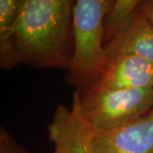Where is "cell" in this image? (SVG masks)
Listing matches in <instances>:
<instances>
[{
	"mask_svg": "<svg viewBox=\"0 0 153 153\" xmlns=\"http://www.w3.org/2000/svg\"><path fill=\"white\" fill-rule=\"evenodd\" d=\"M76 0H22L10 45L20 63L38 69H69Z\"/></svg>",
	"mask_w": 153,
	"mask_h": 153,
	"instance_id": "6da1fadb",
	"label": "cell"
},
{
	"mask_svg": "<svg viewBox=\"0 0 153 153\" xmlns=\"http://www.w3.org/2000/svg\"><path fill=\"white\" fill-rule=\"evenodd\" d=\"M117 0H76L73 13V54L68 79L79 90L93 85L107 64L105 23Z\"/></svg>",
	"mask_w": 153,
	"mask_h": 153,
	"instance_id": "7a4b0ae2",
	"label": "cell"
},
{
	"mask_svg": "<svg viewBox=\"0 0 153 153\" xmlns=\"http://www.w3.org/2000/svg\"><path fill=\"white\" fill-rule=\"evenodd\" d=\"M85 117L95 131H108L131 123L153 108V88L80 90Z\"/></svg>",
	"mask_w": 153,
	"mask_h": 153,
	"instance_id": "3957f363",
	"label": "cell"
},
{
	"mask_svg": "<svg viewBox=\"0 0 153 153\" xmlns=\"http://www.w3.org/2000/svg\"><path fill=\"white\" fill-rule=\"evenodd\" d=\"M54 153H94L96 131L85 117L79 89L73 92L71 107L58 105L48 127Z\"/></svg>",
	"mask_w": 153,
	"mask_h": 153,
	"instance_id": "277c9868",
	"label": "cell"
},
{
	"mask_svg": "<svg viewBox=\"0 0 153 153\" xmlns=\"http://www.w3.org/2000/svg\"><path fill=\"white\" fill-rule=\"evenodd\" d=\"M93 148L94 153H153V108L131 123L97 131Z\"/></svg>",
	"mask_w": 153,
	"mask_h": 153,
	"instance_id": "5b68a950",
	"label": "cell"
},
{
	"mask_svg": "<svg viewBox=\"0 0 153 153\" xmlns=\"http://www.w3.org/2000/svg\"><path fill=\"white\" fill-rule=\"evenodd\" d=\"M89 88L108 90L153 88V64L136 55L111 57L102 74Z\"/></svg>",
	"mask_w": 153,
	"mask_h": 153,
	"instance_id": "8992f818",
	"label": "cell"
},
{
	"mask_svg": "<svg viewBox=\"0 0 153 153\" xmlns=\"http://www.w3.org/2000/svg\"><path fill=\"white\" fill-rule=\"evenodd\" d=\"M106 58L136 55L153 64V25L137 8L125 25L104 44Z\"/></svg>",
	"mask_w": 153,
	"mask_h": 153,
	"instance_id": "52a82bcc",
	"label": "cell"
},
{
	"mask_svg": "<svg viewBox=\"0 0 153 153\" xmlns=\"http://www.w3.org/2000/svg\"><path fill=\"white\" fill-rule=\"evenodd\" d=\"M22 0H0V66L11 70L20 64L10 45L11 30Z\"/></svg>",
	"mask_w": 153,
	"mask_h": 153,
	"instance_id": "ba28073f",
	"label": "cell"
},
{
	"mask_svg": "<svg viewBox=\"0 0 153 153\" xmlns=\"http://www.w3.org/2000/svg\"><path fill=\"white\" fill-rule=\"evenodd\" d=\"M143 0H117L105 23L104 44L114 37L125 25Z\"/></svg>",
	"mask_w": 153,
	"mask_h": 153,
	"instance_id": "9c48e42d",
	"label": "cell"
},
{
	"mask_svg": "<svg viewBox=\"0 0 153 153\" xmlns=\"http://www.w3.org/2000/svg\"><path fill=\"white\" fill-rule=\"evenodd\" d=\"M0 153H30L18 143L4 128H0Z\"/></svg>",
	"mask_w": 153,
	"mask_h": 153,
	"instance_id": "30bf717a",
	"label": "cell"
},
{
	"mask_svg": "<svg viewBox=\"0 0 153 153\" xmlns=\"http://www.w3.org/2000/svg\"><path fill=\"white\" fill-rule=\"evenodd\" d=\"M138 9L153 25V0H143Z\"/></svg>",
	"mask_w": 153,
	"mask_h": 153,
	"instance_id": "8fae6325",
	"label": "cell"
}]
</instances>
